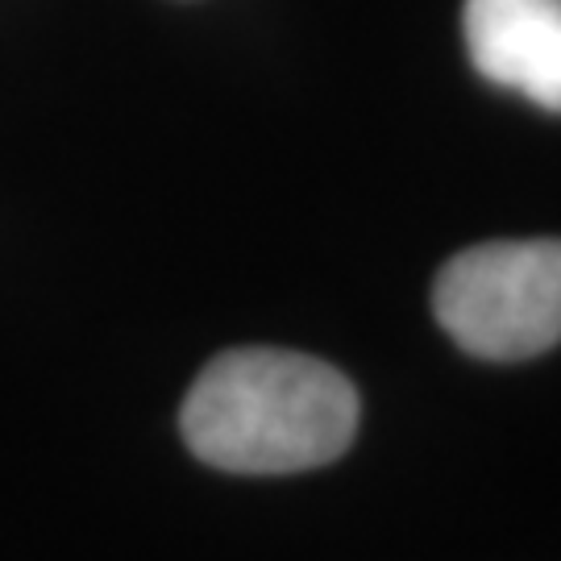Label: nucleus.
Listing matches in <instances>:
<instances>
[{"label": "nucleus", "instance_id": "f03ea898", "mask_svg": "<svg viewBox=\"0 0 561 561\" xmlns=\"http://www.w3.org/2000/svg\"><path fill=\"white\" fill-rule=\"evenodd\" d=\"M433 317L466 354L528 362L561 341V238L482 241L437 271Z\"/></svg>", "mask_w": 561, "mask_h": 561}, {"label": "nucleus", "instance_id": "7ed1b4c3", "mask_svg": "<svg viewBox=\"0 0 561 561\" xmlns=\"http://www.w3.org/2000/svg\"><path fill=\"white\" fill-rule=\"evenodd\" d=\"M461 30L482 80L561 113V0H466Z\"/></svg>", "mask_w": 561, "mask_h": 561}, {"label": "nucleus", "instance_id": "f257e3e1", "mask_svg": "<svg viewBox=\"0 0 561 561\" xmlns=\"http://www.w3.org/2000/svg\"><path fill=\"white\" fill-rule=\"evenodd\" d=\"M358 387L296 350H229L204 366L180 412L187 449L225 474H300L337 461L358 433Z\"/></svg>", "mask_w": 561, "mask_h": 561}]
</instances>
